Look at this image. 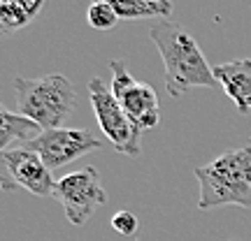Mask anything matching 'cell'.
Segmentation results:
<instances>
[{"instance_id": "1", "label": "cell", "mask_w": 251, "mask_h": 241, "mask_svg": "<svg viewBox=\"0 0 251 241\" xmlns=\"http://www.w3.org/2000/svg\"><path fill=\"white\" fill-rule=\"evenodd\" d=\"M149 37L161 54L163 67H165V90L170 98H179L188 88L196 86H205V88L219 86L214 67H209L196 37L184 26L165 19L153 23Z\"/></svg>"}, {"instance_id": "2", "label": "cell", "mask_w": 251, "mask_h": 241, "mask_svg": "<svg viewBox=\"0 0 251 241\" xmlns=\"http://www.w3.org/2000/svg\"><path fill=\"white\" fill-rule=\"evenodd\" d=\"M196 179L200 183V211L219 206L251 209V146L228 149L212 162L196 167Z\"/></svg>"}, {"instance_id": "3", "label": "cell", "mask_w": 251, "mask_h": 241, "mask_svg": "<svg viewBox=\"0 0 251 241\" xmlns=\"http://www.w3.org/2000/svg\"><path fill=\"white\" fill-rule=\"evenodd\" d=\"M14 90H17L19 114L35 121L42 130L65 128V121L70 118L77 105L75 84L61 72L45 74L40 79L17 77Z\"/></svg>"}, {"instance_id": "4", "label": "cell", "mask_w": 251, "mask_h": 241, "mask_svg": "<svg viewBox=\"0 0 251 241\" xmlns=\"http://www.w3.org/2000/svg\"><path fill=\"white\" fill-rule=\"evenodd\" d=\"M89 98L93 114L98 118V125L105 139L112 144V149L121 155H140L142 153V132L133 125L119 100L112 95L109 86L102 79L93 77L89 81Z\"/></svg>"}, {"instance_id": "5", "label": "cell", "mask_w": 251, "mask_h": 241, "mask_svg": "<svg viewBox=\"0 0 251 241\" xmlns=\"http://www.w3.org/2000/svg\"><path fill=\"white\" fill-rule=\"evenodd\" d=\"M54 199L63 206L72 225H86L98 209L107 204V193L100 183L98 170L84 167L56 181Z\"/></svg>"}, {"instance_id": "6", "label": "cell", "mask_w": 251, "mask_h": 241, "mask_svg": "<svg viewBox=\"0 0 251 241\" xmlns=\"http://www.w3.org/2000/svg\"><path fill=\"white\" fill-rule=\"evenodd\" d=\"M107 67L112 70V95L119 100V105L124 107V111L128 114V118L133 121V125L144 132L151 130L161 121V107H158V98L156 90L149 84L133 79V74L128 72L126 63L121 58L107 63Z\"/></svg>"}, {"instance_id": "7", "label": "cell", "mask_w": 251, "mask_h": 241, "mask_svg": "<svg viewBox=\"0 0 251 241\" xmlns=\"http://www.w3.org/2000/svg\"><path fill=\"white\" fill-rule=\"evenodd\" d=\"M26 146L45 160L49 170H58L86 153L100 151L105 146V139L96 137L91 130L84 128H56V130H45L35 142Z\"/></svg>"}, {"instance_id": "8", "label": "cell", "mask_w": 251, "mask_h": 241, "mask_svg": "<svg viewBox=\"0 0 251 241\" xmlns=\"http://www.w3.org/2000/svg\"><path fill=\"white\" fill-rule=\"evenodd\" d=\"M2 188H24L37 197H54L56 181L45 160L28 146L2 151Z\"/></svg>"}, {"instance_id": "9", "label": "cell", "mask_w": 251, "mask_h": 241, "mask_svg": "<svg viewBox=\"0 0 251 241\" xmlns=\"http://www.w3.org/2000/svg\"><path fill=\"white\" fill-rule=\"evenodd\" d=\"M214 77L240 114H251V58H235L214 65Z\"/></svg>"}, {"instance_id": "10", "label": "cell", "mask_w": 251, "mask_h": 241, "mask_svg": "<svg viewBox=\"0 0 251 241\" xmlns=\"http://www.w3.org/2000/svg\"><path fill=\"white\" fill-rule=\"evenodd\" d=\"M45 132L35 121L19 111H9L7 107H0V149L9 151L12 142H24V146L35 142L40 134Z\"/></svg>"}, {"instance_id": "11", "label": "cell", "mask_w": 251, "mask_h": 241, "mask_svg": "<svg viewBox=\"0 0 251 241\" xmlns=\"http://www.w3.org/2000/svg\"><path fill=\"white\" fill-rule=\"evenodd\" d=\"M42 0H2L0 2V28L2 33L26 28L42 12Z\"/></svg>"}, {"instance_id": "12", "label": "cell", "mask_w": 251, "mask_h": 241, "mask_svg": "<svg viewBox=\"0 0 251 241\" xmlns=\"http://www.w3.org/2000/svg\"><path fill=\"white\" fill-rule=\"evenodd\" d=\"M112 7L124 21H140V19H165L172 14V2L168 0H112Z\"/></svg>"}, {"instance_id": "13", "label": "cell", "mask_w": 251, "mask_h": 241, "mask_svg": "<svg viewBox=\"0 0 251 241\" xmlns=\"http://www.w3.org/2000/svg\"><path fill=\"white\" fill-rule=\"evenodd\" d=\"M86 21H89V26L96 28V30H109V28L117 26L121 19H119V14L114 12L112 2H93V5H89V9H86Z\"/></svg>"}, {"instance_id": "14", "label": "cell", "mask_w": 251, "mask_h": 241, "mask_svg": "<svg viewBox=\"0 0 251 241\" xmlns=\"http://www.w3.org/2000/svg\"><path fill=\"white\" fill-rule=\"evenodd\" d=\"M112 227H114L119 234H124V237H133V234L137 232L140 223H137V216L135 214H130V211H119V214L112 216Z\"/></svg>"}, {"instance_id": "15", "label": "cell", "mask_w": 251, "mask_h": 241, "mask_svg": "<svg viewBox=\"0 0 251 241\" xmlns=\"http://www.w3.org/2000/svg\"><path fill=\"white\" fill-rule=\"evenodd\" d=\"M228 241H237V239H228Z\"/></svg>"}]
</instances>
